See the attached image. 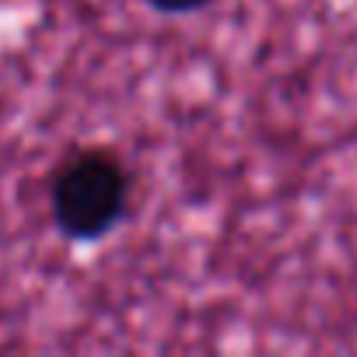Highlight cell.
Returning a JSON list of instances; mask_svg holds the SVG:
<instances>
[{
  "mask_svg": "<svg viewBox=\"0 0 357 357\" xmlns=\"http://www.w3.org/2000/svg\"><path fill=\"white\" fill-rule=\"evenodd\" d=\"M147 4L161 15H190V11H200L207 0H147Z\"/></svg>",
  "mask_w": 357,
  "mask_h": 357,
  "instance_id": "7a4b0ae2",
  "label": "cell"
},
{
  "mask_svg": "<svg viewBox=\"0 0 357 357\" xmlns=\"http://www.w3.org/2000/svg\"><path fill=\"white\" fill-rule=\"evenodd\" d=\"M53 225L70 242H98L109 235L130 200L123 161L105 147H84L63 161L53 178Z\"/></svg>",
  "mask_w": 357,
  "mask_h": 357,
  "instance_id": "6da1fadb",
  "label": "cell"
}]
</instances>
